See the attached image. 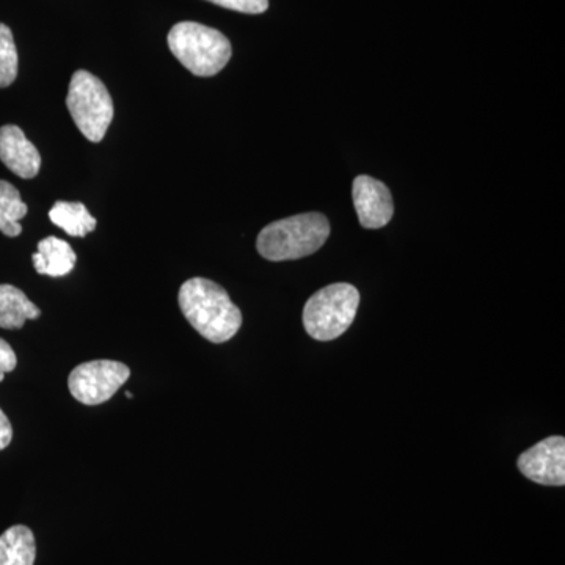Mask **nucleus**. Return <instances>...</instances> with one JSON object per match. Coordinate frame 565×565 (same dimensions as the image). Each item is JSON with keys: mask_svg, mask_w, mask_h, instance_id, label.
Segmentation results:
<instances>
[{"mask_svg": "<svg viewBox=\"0 0 565 565\" xmlns=\"http://www.w3.org/2000/svg\"><path fill=\"white\" fill-rule=\"evenodd\" d=\"M178 302L193 329L211 343H226L243 326V313L228 292L207 278L185 281L178 294Z\"/></svg>", "mask_w": 565, "mask_h": 565, "instance_id": "nucleus-1", "label": "nucleus"}, {"mask_svg": "<svg viewBox=\"0 0 565 565\" xmlns=\"http://www.w3.org/2000/svg\"><path fill=\"white\" fill-rule=\"evenodd\" d=\"M330 223L319 212H305L264 226L256 248L269 262H289L313 255L327 243Z\"/></svg>", "mask_w": 565, "mask_h": 565, "instance_id": "nucleus-2", "label": "nucleus"}, {"mask_svg": "<svg viewBox=\"0 0 565 565\" xmlns=\"http://www.w3.org/2000/svg\"><path fill=\"white\" fill-rule=\"evenodd\" d=\"M169 46L181 65L200 77L221 73L233 55L232 43L222 32L192 21L173 25Z\"/></svg>", "mask_w": 565, "mask_h": 565, "instance_id": "nucleus-3", "label": "nucleus"}, {"mask_svg": "<svg viewBox=\"0 0 565 565\" xmlns=\"http://www.w3.org/2000/svg\"><path fill=\"white\" fill-rule=\"evenodd\" d=\"M360 292L349 282H334L313 294L303 308L307 333L318 341H332L348 332L359 311Z\"/></svg>", "mask_w": 565, "mask_h": 565, "instance_id": "nucleus-4", "label": "nucleus"}, {"mask_svg": "<svg viewBox=\"0 0 565 565\" xmlns=\"http://www.w3.org/2000/svg\"><path fill=\"white\" fill-rule=\"evenodd\" d=\"M66 107L84 137L93 143L104 139L114 120V102L102 79L88 71H76L71 77Z\"/></svg>", "mask_w": 565, "mask_h": 565, "instance_id": "nucleus-5", "label": "nucleus"}, {"mask_svg": "<svg viewBox=\"0 0 565 565\" xmlns=\"http://www.w3.org/2000/svg\"><path fill=\"white\" fill-rule=\"evenodd\" d=\"M131 377V370L125 363L111 360H95L82 363L71 371L70 393L84 405L107 403Z\"/></svg>", "mask_w": 565, "mask_h": 565, "instance_id": "nucleus-6", "label": "nucleus"}, {"mask_svg": "<svg viewBox=\"0 0 565 565\" xmlns=\"http://www.w3.org/2000/svg\"><path fill=\"white\" fill-rule=\"evenodd\" d=\"M519 470L542 486L565 484V438L548 437L519 457Z\"/></svg>", "mask_w": 565, "mask_h": 565, "instance_id": "nucleus-7", "label": "nucleus"}, {"mask_svg": "<svg viewBox=\"0 0 565 565\" xmlns=\"http://www.w3.org/2000/svg\"><path fill=\"white\" fill-rule=\"evenodd\" d=\"M353 204L363 228H384L394 214L393 196L384 182L375 178L356 177L352 188Z\"/></svg>", "mask_w": 565, "mask_h": 565, "instance_id": "nucleus-8", "label": "nucleus"}, {"mask_svg": "<svg viewBox=\"0 0 565 565\" xmlns=\"http://www.w3.org/2000/svg\"><path fill=\"white\" fill-rule=\"evenodd\" d=\"M0 161L22 180H32L41 169L39 150L14 125L0 128Z\"/></svg>", "mask_w": 565, "mask_h": 565, "instance_id": "nucleus-9", "label": "nucleus"}, {"mask_svg": "<svg viewBox=\"0 0 565 565\" xmlns=\"http://www.w3.org/2000/svg\"><path fill=\"white\" fill-rule=\"evenodd\" d=\"M33 267L40 275L47 277H65L76 266L77 256L66 241L47 236L40 241L39 252L33 253Z\"/></svg>", "mask_w": 565, "mask_h": 565, "instance_id": "nucleus-10", "label": "nucleus"}, {"mask_svg": "<svg viewBox=\"0 0 565 565\" xmlns=\"http://www.w3.org/2000/svg\"><path fill=\"white\" fill-rule=\"evenodd\" d=\"M40 316V308L20 288L0 285V329H22L25 321L39 319Z\"/></svg>", "mask_w": 565, "mask_h": 565, "instance_id": "nucleus-11", "label": "nucleus"}, {"mask_svg": "<svg viewBox=\"0 0 565 565\" xmlns=\"http://www.w3.org/2000/svg\"><path fill=\"white\" fill-rule=\"evenodd\" d=\"M35 557V535L28 526H11L0 535V565H33Z\"/></svg>", "mask_w": 565, "mask_h": 565, "instance_id": "nucleus-12", "label": "nucleus"}, {"mask_svg": "<svg viewBox=\"0 0 565 565\" xmlns=\"http://www.w3.org/2000/svg\"><path fill=\"white\" fill-rule=\"evenodd\" d=\"M51 222L73 237H85L95 232L96 218L84 203L57 202L50 211Z\"/></svg>", "mask_w": 565, "mask_h": 565, "instance_id": "nucleus-13", "label": "nucleus"}, {"mask_svg": "<svg viewBox=\"0 0 565 565\" xmlns=\"http://www.w3.org/2000/svg\"><path fill=\"white\" fill-rule=\"evenodd\" d=\"M28 212V204L22 202L20 191L9 181H0V232L9 237L20 236V221Z\"/></svg>", "mask_w": 565, "mask_h": 565, "instance_id": "nucleus-14", "label": "nucleus"}, {"mask_svg": "<svg viewBox=\"0 0 565 565\" xmlns=\"http://www.w3.org/2000/svg\"><path fill=\"white\" fill-rule=\"evenodd\" d=\"M18 77V51L9 25L0 22V88L10 87Z\"/></svg>", "mask_w": 565, "mask_h": 565, "instance_id": "nucleus-15", "label": "nucleus"}, {"mask_svg": "<svg viewBox=\"0 0 565 565\" xmlns=\"http://www.w3.org/2000/svg\"><path fill=\"white\" fill-rule=\"evenodd\" d=\"M207 2L245 14H262L269 9V0H207Z\"/></svg>", "mask_w": 565, "mask_h": 565, "instance_id": "nucleus-16", "label": "nucleus"}, {"mask_svg": "<svg viewBox=\"0 0 565 565\" xmlns=\"http://www.w3.org/2000/svg\"><path fill=\"white\" fill-rule=\"evenodd\" d=\"M18 359L13 348L6 340L0 338V382L6 379V374L17 370Z\"/></svg>", "mask_w": 565, "mask_h": 565, "instance_id": "nucleus-17", "label": "nucleus"}, {"mask_svg": "<svg viewBox=\"0 0 565 565\" xmlns=\"http://www.w3.org/2000/svg\"><path fill=\"white\" fill-rule=\"evenodd\" d=\"M11 438H13V427L7 415L0 411V451L11 444Z\"/></svg>", "mask_w": 565, "mask_h": 565, "instance_id": "nucleus-18", "label": "nucleus"}, {"mask_svg": "<svg viewBox=\"0 0 565 565\" xmlns=\"http://www.w3.org/2000/svg\"><path fill=\"white\" fill-rule=\"evenodd\" d=\"M125 396H126V397H129V399H131V397H132V393L126 392V393H125Z\"/></svg>", "mask_w": 565, "mask_h": 565, "instance_id": "nucleus-19", "label": "nucleus"}]
</instances>
